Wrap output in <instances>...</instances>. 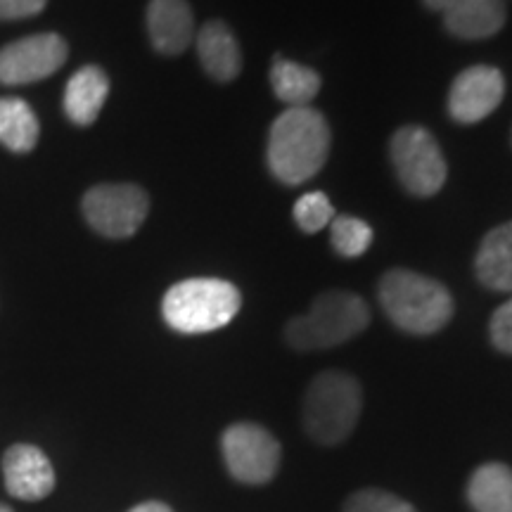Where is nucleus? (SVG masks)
<instances>
[{"label":"nucleus","instance_id":"nucleus-1","mask_svg":"<svg viewBox=\"0 0 512 512\" xmlns=\"http://www.w3.org/2000/svg\"><path fill=\"white\" fill-rule=\"evenodd\" d=\"M330 152V126L311 107H290L268 136V169L280 183L302 185L323 169Z\"/></svg>","mask_w":512,"mask_h":512},{"label":"nucleus","instance_id":"nucleus-2","mask_svg":"<svg viewBox=\"0 0 512 512\" xmlns=\"http://www.w3.org/2000/svg\"><path fill=\"white\" fill-rule=\"evenodd\" d=\"M377 297L396 328L411 335H434L453 318L451 292L437 280L403 268L382 275Z\"/></svg>","mask_w":512,"mask_h":512},{"label":"nucleus","instance_id":"nucleus-3","mask_svg":"<svg viewBox=\"0 0 512 512\" xmlns=\"http://www.w3.org/2000/svg\"><path fill=\"white\" fill-rule=\"evenodd\" d=\"M242 306L240 290L228 280L190 278L171 287L162 302L169 328L183 335H202L228 325Z\"/></svg>","mask_w":512,"mask_h":512},{"label":"nucleus","instance_id":"nucleus-4","mask_svg":"<svg viewBox=\"0 0 512 512\" xmlns=\"http://www.w3.org/2000/svg\"><path fill=\"white\" fill-rule=\"evenodd\" d=\"M370 323V309L354 292H323L304 316L285 328L287 344L299 351L330 349L363 332Z\"/></svg>","mask_w":512,"mask_h":512},{"label":"nucleus","instance_id":"nucleus-5","mask_svg":"<svg viewBox=\"0 0 512 512\" xmlns=\"http://www.w3.org/2000/svg\"><path fill=\"white\" fill-rule=\"evenodd\" d=\"M361 384L349 373L328 370L309 384L304 396V427L318 444H339L361 418Z\"/></svg>","mask_w":512,"mask_h":512},{"label":"nucleus","instance_id":"nucleus-6","mask_svg":"<svg viewBox=\"0 0 512 512\" xmlns=\"http://www.w3.org/2000/svg\"><path fill=\"white\" fill-rule=\"evenodd\" d=\"M389 155L403 188L418 197H432L446 183V162L437 138L422 126H403L394 133Z\"/></svg>","mask_w":512,"mask_h":512},{"label":"nucleus","instance_id":"nucleus-7","mask_svg":"<svg viewBox=\"0 0 512 512\" xmlns=\"http://www.w3.org/2000/svg\"><path fill=\"white\" fill-rule=\"evenodd\" d=\"M150 211V197L143 188L128 183L95 185L83 197V216L91 228L112 240L131 238Z\"/></svg>","mask_w":512,"mask_h":512},{"label":"nucleus","instance_id":"nucleus-8","mask_svg":"<svg viewBox=\"0 0 512 512\" xmlns=\"http://www.w3.org/2000/svg\"><path fill=\"white\" fill-rule=\"evenodd\" d=\"M228 472L238 482L264 484L280 467V444L268 430L254 422L228 427L221 439Z\"/></svg>","mask_w":512,"mask_h":512},{"label":"nucleus","instance_id":"nucleus-9","mask_svg":"<svg viewBox=\"0 0 512 512\" xmlns=\"http://www.w3.org/2000/svg\"><path fill=\"white\" fill-rule=\"evenodd\" d=\"M67 55V43L57 34H38L10 43L0 50V83L24 86L48 79L67 62Z\"/></svg>","mask_w":512,"mask_h":512},{"label":"nucleus","instance_id":"nucleus-10","mask_svg":"<svg viewBox=\"0 0 512 512\" xmlns=\"http://www.w3.org/2000/svg\"><path fill=\"white\" fill-rule=\"evenodd\" d=\"M503 95V74L496 67L477 64L456 76L451 93H448V112L458 124H477L501 105Z\"/></svg>","mask_w":512,"mask_h":512},{"label":"nucleus","instance_id":"nucleus-11","mask_svg":"<svg viewBox=\"0 0 512 512\" xmlns=\"http://www.w3.org/2000/svg\"><path fill=\"white\" fill-rule=\"evenodd\" d=\"M3 477L10 496L22 501H41L55 489V472L46 453L29 444L8 448L3 458Z\"/></svg>","mask_w":512,"mask_h":512},{"label":"nucleus","instance_id":"nucleus-12","mask_svg":"<svg viewBox=\"0 0 512 512\" xmlns=\"http://www.w3.org/2000/svg\"><path fill=\"white\" fill-rule=\"evenodd\" d=\"M147 31L162 55H181L195 38V19L185 0H150Z\"/></svg>","mask_w":512,"mask_h":512},{"label":"nucleus","instance_id":"nucleus-13","mask_svg":"<svg viewBox=\"0 0 512 512\" xmlns=\"http://www.w3.org/2000/svg\"><path fill=\"white\" fill-rule=\"evenodd\" d=\"M197 55L211 79L226 83L238 79L242 69L240 43L226 22H207L197 34Z\"/></svg>","mask_w":512,"mask_h":512},{"label":"nucleus","instance_id":"nucleus-14","mask_svg":"<svg viewBox=\"0 0 512 512\" xmlns=\"http://www.w3.org/2000/svg\"><path fill=\"white\" fill-rule=\"evenodd\" d=\"M444 24L453 36L479 41L498 34L505 24L503 0H453L444 10Z\"/></svg>","mask_w":512,"mask_h":512},{"label":"nucleus","instance_id":"nucleus-15","mask_svg":"<svg viewBox=\"0 0 512 512\" xmlns=\"http://www.w3.org/2000/svg\"><path fill=\"white\" fill-rule=\"evenodd\" d=\"M110 93V79L100 67H83L67 83L64 91V112L76 126H91L100 117Z\"/></svg>","mask_w":512,"mask_h":512},{"label":"nucleus","instance_id":"nucleus-16","mask_svg":"<svg viewBox=\"0 0 512 512\" xmlns=\"http://www.w3.org/2000/svg\"><path fill=\"white\" fill-rule=\"evenodd\" d=\"M477 278L496 292H512V221L491 230L477 252Z\"/></svg>","mask_w":512,"mask_h":512},{"label":"nucleus","instance_id":"nucleus-17","mask_svg":"<svg viewBox=\"0 0 512 512\" xmlns=\"http://www.w3.org/2000/svg\"><path fill=\"white\" fill-rule=\"evenodd\" d=\"M467 501L477 512H512V470L503 463L477 467L467 484Z\"/></svg>","mask_w":512,"mask_h":512},{"label":"nucleus","instance_id":"nucleus-18","mask_svg":"<svg viewBox=\"0 0 512 512\" xmlns=\"http://www.w3.org/2000/svg\"><path fill=\"white\" fill-rule=\"evenodd\" d=\"M320 76L313 69L275 55L271 64V86L275 95L290 107H309L320 91Z\"/></svg>","mask_w":512,"mask_h":512},{"label":"nucleus","instance_id":"nucleus-19","mask_svg":"<svg viewBox=\"0 0 512 512\" xmlns=\"http://www.w3.org/2000/svg\"><path fill=\"white\" fill-rule=\"evenodd\" d=\"M41 126L31 107L19 98H0V145L12 152L34 150Z\"/></svg>","mask_w":512,"mask_h":512},{"label":"nucleus","instance_id":"nucleus-20","mask_svg":"<svg viewBox=\"0 0 512 512\" xmlns=\"http://www.w3.org/2000/svg\"><path fill=\"white\" fill-rule=\"evenodd\" d=\"M330 240L339 256L356 259L368 252L370 242H373V228L356 216H335L330 226Z\"/></svg>","mask_w":512,"mask_h":512},{"label":"nucleus","instance_id":"nucleus-21","mask_svg":"<svg viewBox=\"0 0 512 512\" xmlns=\"http://www.w3.org/2000/svg\"><path fill=\"white\" fill-rule=\"evenodd\" d=\"M335 219V207L325 192H309L294 204V221L304 233H318Z\"/></svg>","mask_w":512,"mask_h":512},{"label":"nucleus","instance_id":"nucleus-22","mask_svg":"<svg viewBox=\"0 0 512 512\" xmlns=\"http://www.w3.org/2000/svg\"><path fill=\"white\" fill-rule=\"evenodd\" d=\"M344 512H415V508L389 491L363 489L349 498Z\"/></svg>","mask_w":512,"mask_h":512},{"label":"nucleus","instance_id":"nucleus-23","mask_svg":"<svg viewBox=\"0 0 512 512\" xmlns=\"http://www.w3.org/2000/svg\"><path fill=\"white\" fill-rule=\"evenodd\" d=\"M491 342L503 354H512V299L498 306L491 316Z\"/></svg>","mask_w":512,"mask_h":512},{"label":"nucleus","instance_id":"nucleus-24","mask_svg":"<svg viewBox=\"0 0 512 512\" xmlns=\"http://www.w3.org/2000/svg\"><path fill=\"white\" fill-rule=\"evenodd\" d=\"M48 0H0V19L34 17L46 8Z\"/></svg>","mask_w":512,"mask_h":512},{"label":"nucleus","instance_id":"nucleus-25","mask_svg":"<svg viewBox=\"0 0 512 512\" xmlns=\"http://www.w3.org/2000/svg\"><path fill=\"white\" fill-rule=\"evenodd\" d=\"M128 512H174L169 508V505L164 503H157V501H150V503H140L136 508H131Z\"/></svg>","mask_w":512,"mask_h":512},{"label":"nucleus","instance_id":"nucleus-26","mask_svg":"<svg viewBox=\"0 0 512 512\" xmlns=\"http://www.w3.org/2000/svg\"><path fill=\"white\" fill-rule=\"evenodd\" d=\"M451 3H453V0H425L427 8H430V10H439V12H444Z\"/></svg>","mask_w":512,"mask_h":512},{"label":"nucleus","instance_id":"nucleus-27","mask_svg":"<svg viewBox=\"0 0 512 512\" xmlns=\"http://www.w3.org/2000/svg\"><path fill=\"white\" fill-rule=\"evenodd\" d=\"M0 512H12V508H8V505H0Z\"/></svg>","mask_w":512,"mask_h":512}]
</instances>
